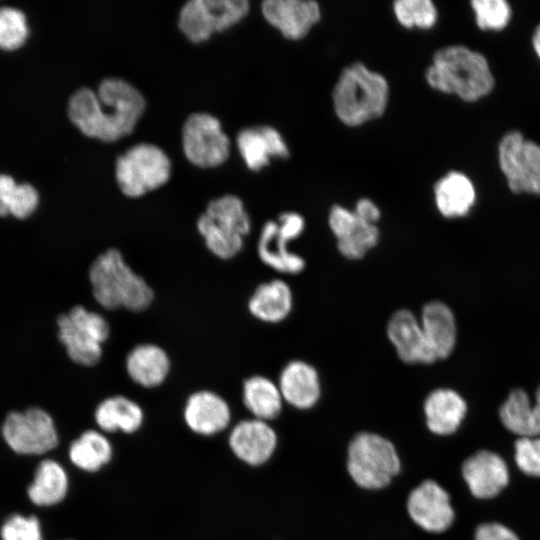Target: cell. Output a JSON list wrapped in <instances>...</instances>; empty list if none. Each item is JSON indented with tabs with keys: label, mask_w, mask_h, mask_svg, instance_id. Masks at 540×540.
<instances>
[{
	"label": "cell",
	"mask_w": 540,
	"mask_h": 540,
	"mask_svg": "<svg viewBox=\"0 0 540 540\" xmlns=\"http://www.w3.org/2000/svg\"><path fill=\"white\" fill-rule=\"evenodd\" d=\"M475 540H520L514 531L498 522L480 524L474 534Z\"/></svg>",
	"instance_id": "ab89813d"
},
{
	"label": "cell",
	"mask_w": 540,
	"mask_h": 540,
	"mask_svg": "<svg viewBox=\"0 0 540 540\" xmlns=\"http://www.w3.org/2000/svg\"><path fill=\"white\" fill-rule=\"evenodd\" d=\"M499 415L505 428L518 437L540 436L534 405L524 390H512L501 405Z\"/></svg>",
	"instance_id": "4dcf8cb0"
},
{
	"label": "cell",
	"mask_w": 540,
	"mask_h": 540,
	"mask_svg": "<svg viewBox=\"0 0 540 540\" xmlns=\"http://www.w3.org/2000/svg\"><path fill=\"white\" fill-rule=\"evenodd\" d=\"M433 196L438 212L452 219L470 212L476 201V190L468 176L450 171L435 182Z\"/></svg>",
	"instance_id": "484cf974"
},
{
	"label": "cell",
	"mask_w": 540,
	"mask_h": 540,
	"mask_svg": "<svg viewBox=\"0 0 540 540\" xmlns=\"http://www.w3.org/2000/svg\"><path fill=\"white\" fill-rule=\"evenodd\" d=\"M404 511L415 527L428 534L446 532L455 520L449 492L431 478L423 479L409 489Z\"/></svg>",
	"instance_id": "7c38bea8"
},
{
	"label": "cell",
	"mask_w": 540,
	"mask_h": 540,
	"mask_svg": "<svg viewBox=\"0 0 540 540\" xmlns=\"http://www.w3.org/2000/svg\"><path fill=\"white\" fill-rule=\"evenodd\" d=\"M249 10L247 0H191L182 6L178 26L187 39L199 43L238 24Z\"/></svg>",
	"instance_id": "30bf717a"
},
{
	"label": "cell",
	"mask_w": 540,
	"mask_h": 540,
	"mask_svg": "<svg viewBox=\"0 0 540 540\" xmlns=\"http://www.w3.org/2000/svg\"><path fill=\"white\" fill-rule=\"evenodd\" d=\"M228 440L236 458L251 467L267 464L279 446L278 433L270 422L253 417L235 424Z\"/></svg>",
	"instance_id": "2e32d148"
},
{
	"label": "cell",
	"mask_w": 540,
	"mask_h": 540,
	"mask_svg": "<svg viewBox=\"0 0 540 540\" xmlns=\"http://www.w3.org/2000/svg\"><path fill=\"white\" fill-rule=\"evenodd\" d=\"M29 35V27L24 12L16 7H0V48L15 50L20 48Z\"/></svg>",
	"instance_id": "836d02e7"
},
{
	"label": "cell",
	"mask_w": 540,
	"mask_h": 540,
	"mask_svg": "<svg viewBox=\"0 0 540 540\" xmlns=\"http://www.w3.org/2000/svg\"><path fill=\"white\" fill-rule=\"evenodd\" d=\"M183 417L193 432L211 436L223 431L230 424L231 409L219 394L209 390H200L188 397Z\"/></svg>",
	"instance_id": "7402d4cb"
},
{
	"label": "cell",
	"mask_w": 540,
	"mask_h": 540,
	"mask_svg": "<svg viewBox=\"0 0 540 540\" xmlns=\"http://www.w3.org/2000/svg\"><path fill=\"white\" fill-rule=\"evenodd\" d=\"M428 86L440 93L475 102L488 95L494 77L485 56L463 45L438 49L424 73Z\"/></svg>",
	"instance_id": "3957f363"
},
{
	"label": "cell",
	"mask_w": 540,
	"mask_h": 540,
	"mask_svg": "<svg viewBox=\"0 0 540 540\" xmlns=\"http://www.w3.org/2000/svg\"><path fill=\"white\" fill-rule=\"evenodd\" d=\"M277 384L284 403L296 410H311L321 399L320 375L313 365L304 360L289 361L282 368Z\"/></svg>",
	"instance_id": "ffe728a7"
},
{
	"label": "cell",
	"mask_w": 540,
	"mask_h": 540,
	"mask_svg": "<svg viewBox=\"0 0 540 540\" xmlns=\"http://www.w3.org/2000/svg\"><path fill=\"white\" fill-rule=\"evenodd\" d=\"M498 160L512 192L540 194V145L510 131L499 143Z\"/></svg>",
	"instance_id": "8fae6325"
},
{
	"label": "cell",
	"mask_w": 540,
	"mask_h": 540,
	"mask_svg": "<svg viewBox=\"0 0 540 540\" xmlns=\"http://www.w3.org/2000/svg\"><path fill=\"white\" fill-rule=\"evenodd\" d=\"M113 449L108 438L96 430H86L75 439L69 448L71 462L81 470L96 472L108 464Z\"/></svg>",
	"instance_id": "f546056e"
},
{
	"label": "cell",
	"mask_w": 540,
	"mask_h": 540,
	"mask_svg": "<svg viewBox=\"0 0 540 540\" xmlns=\"http://www.w3.org/2000/svg\"><path fill=\"white\" fill-rule=\"evenodd\" d=\"M535 402L540 404V386L538 387L536 394H535Z\"/></svg>",
	"instance_id": "ee69618b"
},
{
	"label": "cell",
	"mask_w": 540,
	"mask_h": 540,
	"mask_svg": "<svg viewBox=\"0 0 540 540\" xmlns=\"http://www.w3.org/2000/svg\"><path fill=\"white\" fill-rule=\"evenodd\" d=\"M236 144L245 165L251 171H261L272 160H286L291 155L283 134L271 125H256L240 130Z\"/></svg>",
	"instance_id": "ac0fdd59"
},
{
	"label": "cell",
	"mask_w": 540,
	"mask_h": 540,
	"mask_svg": "<svg viewBox=\"0 0 540 540\" xmlns=\"http://www.w3.org/2000/svg\"><path fill=\"white\" fill-rule=\"evenodd\" d=\"M390 102L387 78L361 61L340 71L332 87L331 103L338 121L358 128L384 116Z\"/></svg>",
	"instance_id": "7a4b0ae2"
},
{
	"label": "cell",
	"mask_w": 540,
	"mask_h": 540,
	"mask_svg": "<svg viewBox=\"0 0 540 540\" xmlns=\"http://www.w3.org/2000/svg\"><path fill=\"white\" fill-rule=\"evenodd\" d=\"M171 162L167 154L151 143H138L115 164V177L121 192L131 198L163 186L170 178Z\"/></svg>",
	"instance_id": "ba28073f"
},
{
	"label": "cell",
	"mask_w": 540,
	"mask_h": 540,
	"mask_svg": "<svg viewBox=\"0 0 540 540\" xmlns=\"http://www.w3.org/2000/svg\"><path fill=\"white\" fill-rule=\"evenodd\" d=\"M305 227V218L295 211H285L276 220H268L257 241V254L262 263L282 274L301 273L306 262L289 249V244L303 234Z\"/></svg>",
	"instance_id": "9c48e42d"
},
{
	"label": "cell",
	"mask_w": 540,
	"mask_h": 540,
	"mask_svg": "<svg viewBox=\"0 0 540 540\" xmlns=\"http://www.w3.org/2000/svg\"><path fill=\"white\" fill-rule=\"evenodd\" d=\"M197 230L207 249L217 258L229 260L244 246L251 219L243 201L227 194L211 200L197 220Z\"/></svg>",
	"instance_id": "8992f818"
},
{
	"label": "cell",
	"mask_w": 540,
	"mask_h": 540,
	"mask_svg": "<svg viewBox=\"0 0 540 540\" xmlns=\"http://www.w3.org/2000/svg\"><path fill=\"white\" fill-rule=\"evenodd\" d=\"M2 540H43L39 520L35 516H11L1 528Z\"/></svg>",
	"instance_id": "8d00e7d4"
},
{
	"label": "cell",
	"mask_w": 540,
	"mask_h": 540,
	"mask_svg": "<svg viewBox=\"0 0 540 540\" xmlns=\"http://www.w3.org/2000/svg\"><path fill=\"white\" fill-rule=\"evenodd\" d=\"M532 44L537 56L540 59V24L534 30Z\"/></svg>",
	"instance_id": "7bdbcfd3"
},
{
	"label": "cell",
	"mask_w": 540,
	"mask_h": 540,
	"mask_svg": "<svg viewBox=\"0 0 540 540\" xmlns=\"http://www.w3.org/2000/svg\"><path fill=\"white\" fill-rule=\"evenodd\" d=\"M94 419L102 431L133 433L141 427L144 413L134 400L123 395H113L97 405Z\"/></svg>",
	"instance_id": "83f0119b"
},
{
	"label": "cell",
	"mask_w": 540,
	"mask_h": 540,
	"mask_svg": "<svg viewBox=\"0 0 540 540\" xmlns=\"http://www.w3.org/2000/svg\"><path fill=\"white\" fill-rule=\"evenodd\" d=\"M9 447L19 454H44L58 444V433L51 415L40 407L10 412L2 425Z\"/></svg>",
	"instance_id": "5bb4252c"
},
{
	"label": "cell",
	"mask_w": 540,
	"mask_h": 540,
	"mask_svg": "<svg viewBox=\"0 0 540 540\" xmlns=\"http://www.w3.org/2000/svg\"><path fill=\"white\" fill-rule=\"evenodd\" d=\"M380 240L377 225L359 220L358 225L344 238L336 241L339 253L349 260H359L372 250Z\"/></svg>",
	"instance_id": "d6a6232c"
},
{
	"label": "cell",
	"mask_w": 540,
	"mask_h": 540,
	"mask_svg": "<svg viewBox=\"0 0 540 540\" xmlns=\"http://www.w3.org/2000/svg\"><path fill=\"white\" fill-rule=\"evenodd\" d=\"M68 485L64 468L58 462L46 459L37 467L33 483L28 488V496L38 506H51L65 498Z\"/></svg>",
	"instance_id": "f1b7e54d"
},
{
	"label": "cell",
	"mask_w": 540,
	"mask_h": 540,
	"mask_svg": "<svg viewBox=\"0 0 540 540\" xmlns=\"http://www.w3.org/2000/svg\"><path fill=\"white\" fill-rule=\"evenodd\" d=\"M396 22L408 30H429L438 20V10L431 0H396L392 3Z\"/></svg>",
	"instance_id": "1f68e13d"
},
{
	"label": "cell",
	"mask_w": 540,
	"mask_h": 540,
	"mask_svg": "<svg viewBox=\"0 0 540 540\" xmlns=\"http://www.w3.org/2000/svg\"><path fill=\"white\" fill-rule=\"evenodd\" d=\"M56 324L58 339L70 360L88 367L100 361L103 344L110 335V326L103 315L77 305L60 314Z\"/></svg>",
	"instance_id": "52a82bcc"
},
{
	"label": "cell",
	"mask_w": 540,
	"mask_h": 540,
	"mask_svg": "<svg viewBox=\"0 0 540 540\" xmlns=\"http://www.w3.org/2000/svg\"><path fill=\"white\" fill-rule=\"evenodd\" d=\"M328 227L336 241L344 238L358 225L359 219L353 209L341 204L330 207L327 216Z\"/></svg>",
	"instance_id": "f35d334b"
},
{
	"label": "cell",
	"mask_w": 540,
	"mask_h": 540,
	"mask_svg": "<svg viewBox=\"0 0 540 540\" xmlns=\"http://www.w3.org/2000/svg\"><path fill=\"white\" fill-rule=\"evenodd\" d=\"M462 478L470 493L478 499H491L509 483V469L497 453L479 450L464 460Z\"/></svg>",
	"instance_id": "d6986e66"
},
{
	"label": "cell",
	"mask_w": 540,
	"mask_h": 540,
	"mask_svg": "<svg viewBox=\"0 0 540 540\" xmlns=\"http://www.w3.org/2000/svg\"><path fill=\"white\" fill-rule=\"evenodd\" d=\"M17 183L12 176L0 173V217L9 215L10 203Z\"/></svg>",
	"instance_id": "b9f144b4"
},
{
	"label": "cell",
	"mask_w": 540,
	"mask_h": 540,
	"mask_svg": "<svg viewBox=\"0 0 540 540\" xmlns=\"http://www.w3.org/2000/svg\"><path fill=\"white\" fill-rule=\"evenodd\" d=\"M386 333L402 362L428 365L438 360L424 335L419 317L411 310L395 311L387 322Z\"/></svg>",
	"instance_id": "e0dca14e"
},
{
	"label": "cell",
	"mask_w": 540,
	"mask_h": 540,
	"mask_svg": "<svg viewBox=\"0 0 540 540\" xmlns=\"http://www.w3.org/2000/svg\"><path fill=\"white\" fill-rule=\"evenodd\" d=\"M465 399L451 388H437L423 401V416L427 430L433 435L447 437L458 431L467 414Z\"/></svg>",
	"instance_id": "44dd1931"
},
{
	"label": "cell",
	"mask_w": 540,
	"mask_h": 540,
	"mask_svg": "<svg viewBox=\"0 0 540 540\" xmlns=\"http://www.w3.org/2000/svg\"><path fill=\"white\" fill-rule=\"evenodd\" d=\"M514 449L518 468L528 476L540 478V436L518 437Z\"/></svg>",
	"instance_id": "d590c367"
},
{
	"label": "cell",
	"mask_w": 540,
	"mask_h": 540,
	"mask_svg": "<svg viewBox=\"0 0 540 540\" xmlns=\"http://www.w3.org/2000/svg\"><path fill=\"white\" fill-rule=\"evenodd\" d=\"M95 301L105 310H146L154 292L146 280L137 274L116 248L100 253L88 270Z\"/></svg>",
	"instance_id": "5b68a950"
},
{
	"label": "cell",
	"mask_w": 540,
	"mask_h": 540,
	"mask_svg": "<svg viewBox=\"0 0 540 540\" xmlns=\"http://www.w3.org/2000/svg\"><path fill=\"white\" fill-rule=\"evenodd\" d=\"M39 205L38 191L29 183L17 184L14 190L9 215L17 219L30 217Z\"/></svg>",
	"instance_id": "74e56055"
},
{
	"label": "cell",
	"mask_w": 540,
	"mask_h": 540,
	"mask_svg": "<svg viewBox=\"0 0 540 540\" xmlns=\"http://www.w3.org/2000/svg\"><path fill=\"white\" fill-rule=\"evenodd\" d=\"M182 147L189 162L201 168L224 163L230 154V140L220 121L208 113H193L182 128Z\"/></svg>",
	"instance_id": "4fadbf2b"
},
{
	"label": "cell",
	"mask_w": 540,
	"mask_h": 540,
	"mask_svg": "<svg viewBox=\"0 0 540 540\" xmlns=\"http://www.w3.org/2000/svg\"><path fill=\"white\" fill-rule=\"evenodd\" d=\"M261 13L289 41L303 40L322 19V8L314 0H265L261 3Z\"/></svg>",
	"instance_id": "9a60e30c"
},
{
	"label": "cell",
	"mask_w": 540,
	"mask_h": 540,
	"mask_svg": "<svg viewBox=\"0 0 540 540\" xmlns=\"http://www.w3.org/2000/svg\"><path fill=\"white\" fill-rule=\"evenodd\" d=\"M242 401L253 418L267 422L279 418L284 406L278 384L263 375H252L244 380Z\"/></svg>",
	"instance_id": "4316f807"
},
{
	"label": "cell",
	"mask_w": 540,
	"mask_h": 540,
	"mask_svg": "<svg viewBox=\"0 0 540 540\" xmlns=\"http://www.w3.org/2000/svg\"><path fill=\"white\" fill-rule=\"evenodd\" d=\"M471 8L477 26L484 31L502 30L511 18V8L505 0H473Z\"/></svg>",
	"instance_id": "e575fe53"
},
{
	"label": "cell",
	"mask_w": 540,
	"mask_h": 540,
	"mask_svg": "<svg viewBox=\"0 0 540 540\" xmlns=\"http://www.w3.org/2000/svg\"><path fill=\"white\" fill-rule=\"evenodd\" d=\"M403 459L394 440L372 430H360L348 440L344 469L359 490L377 493L388 489L402 474Z\"/></svg>",
	"instance_id": "277c9868"
},
{
	"label": "cell",
	"mask_w": 540,
	"mask_h": 540,
	"mask_svg": "<svg viewBox=\"0 0 540 540\" xmlns=\"http://www.w3.org/2000/svg\"><path fill=\"white\" fill-rule=\"evenodd\" d=\"M143 95L120 78H106L96 90L83 87L68 102L71 122L86 136L104 142L130 134L145 110Z\"/></svg>",
	"instance_id": "6da1fadb"
},
{
	"label": "cell",
	"mask_w": 540,
	"mask_h": 540,
	"mask_svg": "<svg viewBox=\"0 0 540 540\" xmlns=\"http://www.w3.org/2000/svg\"><path fill=\"white\" fill-rule=\"evenodd\" d=\"M294 304L293 292L282 279H272L259 284L248 300V310L257 320L277 324L291 313Z\"/></svg>",
	"instance_id": "d4e9b609"
},
{
	"label": "cell",
	"mask_w": 540,
	"mask_h": 540,
	"mask_svg": "<svg viewBox=\"0 0 540 540\" xmlns=\"http://www.w3.org/2000/svg\"><path fill=\"white\" fill-rule=\"evenodd\" d=\"M419 320L437 359L449 357L457 339L456 320L449 306L439 300L429 301L422 307Z\"/></svg>",
	"instance_id": "cb8c5ba5"
},
{
	"label": "cell",
	"mask_w": 540,
	"mask_h": 540,
	"mask_svg": "<svg viewBox=\"0 0 540 540\" xmlns=\"http://www.w3.org/2000/svg\"><path fill=\"white\" fill-rule=\"evenodd\" d=\"M354 213L359 220L377 225L381 218L380 207L370 198H359L353 208Z\"/></svg>",
	"instance_id": "60d3db41"
},
{
	"label": "cell",
	"mask_w": 540,
	"mask_h": 540,
	"mask_svg": "<svg viewBox=\"0 0 540 540\" xmlns=\"http://www.w3.org/2000/svg\"><path fill=\"white\" fill-rule=\"evenodd\" d=\"M125 367L134 383L144 388H155L168 377L171 361L167 352L159 345L142 343L129 351Z\"/></svg>",
	"instance_id": "603a6c76"
}]
</instances>
